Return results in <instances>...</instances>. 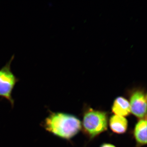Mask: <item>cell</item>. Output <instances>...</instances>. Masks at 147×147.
I'll use <instances>...</instances> for the list:
<instances>
[{"mask_svg": "<svg viewBox=\"0 0 147 147\" xmlns=\"http://www.w3.org/2000/svg\"><path fill=\"white\" fill-rule=\"evenodd\" d=\"M100 147H116L113 145L109 144H104L101 145Z\"/></svg>", "mask_w": 147, "mask_h": 147, "instance_id": "ba28073f", "label": "cell"}, {"mask_svg": "<svg viewBox=\"0 0 147 147\" xmlns=\"http://www.w3.org/2000/svg\"><path fill=\"white\" fill-rule=\"evenodd\" d=\"M112 110L116 115L123 117L128 116L131 113L129 102L122 96L117 97L113 102Z\"/></svg>", "mask_w": 147, "mask_h": 147, "instance_id": "5b68a950", "label": "cell"}, {"mask_svg": "<svg viewBox=\"0 0 147 147\" xmlns=\"http://www.w3.org/2000/svg\"><path fill=\"white\" fill-rule=\"evenodd\" d=\"M134 139L139 146H144L147 144L146 117L141 119L137 123L134 130Z\"/></svg>", "mask_w": 147, "mask_h": 147, "instance_id": "52a82bcc", "label": "cell"}, {"mask_svg": "<svg viewBox=\"0 0 147 147\" xmlns=\"http://www.w3.org/2000/svg\"><path fill=\"white\" fill-rule=\"evenodd\" d=\"M46 130L57 137L65 139H71L82 128L80 120L75 116L63 113H52L43 122Z\"/></svg>", "mask_w": 147, "mask_h": 147, "instance_id": "6da1fadb", "label": "cell"}, {"mask_svg": "<svg viewBox=\"0 0 147 147\" xmlns=\"http://www.w3.org/2000/svg\"><path fill=\"white\" fill-rule=\"evenodd\" d=\"M108 123L106 112L90 109L84 114L82 126L85 133L92 138L106 131Z\"/></svg>", "mask_w": 147, "mask_h": 147, "instance_id": "7a4b0ae2", "label": "cell"}, {"mask_svg": "<svg viewBox=\"0 0 147 147\" xmlns=\"http://www.w3.org/2000/svg\"><path fill=\"white\" fill-rule=\"evenodd\" d=\"M109 126L114 133L122 134L125 133L128 127V121L125 117L114 115L110 118Z\"/></svg>", "mask_w": 147, "mask_h": 147, "instance_id": "8992f818", "label": "cell"}, {"mask_svg": "<svg viewBox=\"0 0 147 147\" xmlns=\"http://www.w3.org/2000/svg\"><path fill=\"white\" fill-rule=\"evenodd\" d=\"M129 103L133 115L141 119L146 117L147 96L144 90L138 89L132 92Z\"/></svg>", "mask_w": 147, "mask_h": 147, "instance_id": "277c9868", "label": "cell"}, {"mask_svg": "<svg viewBox=\"0 0 147 147\" xmlns=\"http://www.w3.org/2000/svg\"><path fill=\"white\" fill-rule=\"evenodd\" d=\"M14 56L0 69V96L8 100L12 105L14 104V100L12 98V92L16 83L19 81L11 69V65Z\"/></svg>", "mask_w": 147, "mask_h": 147, "instance_id": "3957f363", "label": "cell"}]
</instances>
